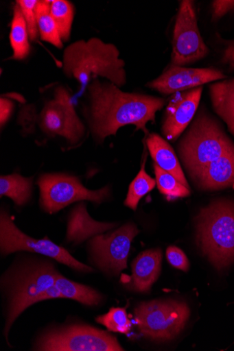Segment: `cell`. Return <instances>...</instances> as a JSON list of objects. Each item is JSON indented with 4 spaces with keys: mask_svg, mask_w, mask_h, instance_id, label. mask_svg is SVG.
Returning <instances> with one entry per match:
<instances>
[{
    "mask_svg": "<svg viewBox=\"0 0 234 351\" xmlns=\"http://www.w3.org/2000/svg\"><path fill=\"white\" fill-rule=\"evenodd\" d=\"M51 1H38L36 15L40 38L58 49L63 47V43L58 33L57 25L51 14Z\"/></svg>",
    "mask_w": 234,
    "mask_h": 351,
    "instance_id": "603a6c76",
    "label": "cell"
},
{
    "mask_svg": "<svg viewBox=\"0 0 234 351\" xmlns=\"http://www.w3.org/2000/svg\"><path fill=\"white\" fill-rule=\"evenodd\" d=\"M222 62L229 71H234V40L224 41Z\"/></svg>",
    "mask_w": 234,
    "mask_h": 351,
    "instance_id": "4dcf8cb0",
    "label": "cell"
},
{
    "mask_svg": "<svg viewBox=\"0 0 234 351\" xmlns=\"http://www.w3.org/2000/svg\"><path fill=\"white\" fill-rule=\"evenodd\" d=\"M156 182L160 193L168 200L187 197L190 195L189 188L179 182L174 176L154 164Z\"/></svg>",
    "mask_w": 234,
    "mask_h": 351,
    "instance_id": "484cf974",
    "label": "cell"
},
{
    "mask_svg": "<svg viewBox=\"0 0 234 351\" xmlns=\"http://www.w3.org/2000/svg\"><path fill=\"white\" fill-rule=\"evenodd\" d=\"M45 351H121L116 338L108 332L86 326H73L43 335L36 345Z\"/></svg>",
    "mask_w": 234,
    "mask_h": 351,
    "instance_id": "ba28073f",
    "label": "cell"
},
{
    "mask_svg": "<svg viewBox=\"0 0 234 351\" xmlns=\"http://www.w3.org/2000/svg\"><path fill=\"white\" fill-rule=\"evenodd\" d=\"M20 7L25 21L30 40L31 42H36L40 37L36 15L37 0H18L16 2Z\"/></svg>",
    "mask_w": 234,
    "mask_h": 351,
    "instance_id": "83f0119b",
    "label": "cell"
},
{
    "mask_svg": "<svg viewBox=\"0 0 234 351\" xmlns=\"http://www.w3.org/2000/svg\"><path fill=\"white\" fill-rule=\"evenodd\" d=\"M54 285L62 298L73 300L86 306L97 305L102 299L99 293L89 287L67 279L60 274Z\"/></svg>",
    "mask_w": 234,
    "mask_h": 351,
    "instance_id": "7402d4cb",
    "label": "cell"
},
{
    "mask_svg": "<svg viewBox=\"0 0 234 351\" xmlns=\"http://www.w3.org/2000/svg\"><path fill=\"white\" fill-rule=\"evenodd\" d=\"M172 65L185 67L209 53L198 26L195 3L184 0L180 4L172 43Z\"/></svg>",
    "mask_w": 234,
    "mask_h": 351,
    "instance_id": "30bf717a",
    "label": "cell"
},
{
    "mask_svg": "<svg viewBox=\"0 0 234 351\" xmlns=\"http://www.w3.org/2000/svg\"><path fill=\"white\" fill-rule=\"evenodd\" d=\"M14 109V104L6 98H1L0 101V124L1 127L9 121Z\"/></svg>",
    "mask_w": 234,
    "mask_h": 351,
    "instance_id": "1f68e13d",
    "label": "cell"
},
{
    "mask_svg": "<svg viewBox=\"0 0 234 351\" xmlns=\"http://www.w3.org/2000/svg\"><path fill=\"white\" fill-rule=\"evenodd\" d=\"M215 112L226 123L234 136V78L218 82L209 87Z\"/></svg>",
    "mask_w": 234,
    "mask_h": 351,
    "instance_id": "d6986e66",
    "label": "cell"
},
{
    "mask_svg": "<svg viewBox=\"0 0 234 351\" xmlns=\"http://www.w3.org/2000/svg\"><path fill=\"white\" fill-rule=\"evenodd\" d=\"M119 56L115 45L99 38L76 41L64 51L63 71L65 76L77 80L82 90L97 77L120 88L126 84L127 77L125 62Z\"/></svg>",
    "mask_w": 234,
    "mask_h": 351,
    "instance_id": "7a4b0ae2",
    "label": "cell"
},
{
    "mask_svg": "<svg viewBox=\"0 0 234 351\" xmlns=\"http://www.w3.org/2000/svg\"><path fill=\"white\" fill-rule=\"evenodd\" d=\"M139 232L133 223H127L112 234L93 237L90 249L95 264L115 274L125 269L131 242Z\"/></svg>",
    "mask_w": 234,
    "mask_h": 351,
    "instance_id": "7c38bea8",
    "label": "cell"
},
{
    "mask_svg": "<svg viewBox=\"0 0 234 351\" xmlns=\"http://www.w3.org/2000/svg\"><path fill=\"white\" fill-rule=\"evenodd\" d=\"M62 298L59 290L54 285L51 288L44 292L38 299V302L51 299Z\"/></svg>",
    "mask_w": 234,
    "mask_h": 351,
    "instance_id": "d6a6232c",
    "label": "cell"
},
{
    "mask_svg": "<svg viewBox=\"0 0 234 351\" xmlns=\"http://www.w3.org/2000/svg\"><path fill=\"white\" fill-rule=\"evenodd\" d=\"M147 155L143 164L137 176L130 184L126 199L124 202L126 206L133 210L137 209L138 205L143 197L150 193L155 186L156 180L151 178L145 171Z\"/></svg>",
    "mask_w": 234,
    "mask_h": 351,
    "instance_id": "d4e9b609",
    "label": "cell"
},
{
    "mask_svg": "<svg viewBox=\"0 0 234 351\" xmlns=\"http://www.w3.org/2000/svg\"><path fill=\"white\" fill-rule=\"evenodd\" d=\"M0 247L5 255L18 251L32 252L43 254L79 271H93L92 268L77 261L65 248L49 239H36L25 234L15 226L10 215L3 210L0 215Z\"/></svg>",
    "mask_w": 234,
    "mask_h": 351,
    "instance_id": "9c48e42d",
    "label": "cell"
},
{
    "mask_svg": "<svg viewBox=\"0 0 234 351\" xmlns=\"http://www.w3.org/2000/svg\"><path fill=\"white\" fill-rule=\"evenodd\" d=\"M59 273L49 263L33 264L21 270L11 287L5 335L16 319L54 284Z\"/></svg>",
    "mask_w": 234,
    "mask_h": 351,
    "instance_id": "8992f818",
    "label": "cell"
},
{
    "mask_svg": "<svg viewBox=\"0 0 234 351\" xmlns=\"http://www.w3.org/2000/svg\"><path fill=\"white\" fill-rule=\"evenodd\" d=\"M140 332L153 340L165 341L178 335L184 328L189 308L176 301H151L140 304L135 309Z\"/></svg>",
    "mask_w": 234,
    "mask_h": 351,
    "instance_id": "5b68a950",
    "label": "cell"
},
{
    "mask_svg": "<svg viewBox=\"0 0 234 351\" xmlns=\"http://www.w3.org/2000/svg\"><path fill=\"white\" fill-rule=\"evenodd\" d=\"M10 40L13 50L12 59L17 60L25 59L30 53V40L23 13L16 3L14 7Z\"/></svg>",
    "mask_w": 234,
    "mask_h": 351,
    "instance_id": "ffe728a7",
    "label": "cell"
},
{
    "mask_svg": "<svg viewBox=\"0 0 234 351\" xmlns=\"http://www.w3.org/2000/svg\"><path fill=\"white\" fill-rule=\"evenodd\" d=\"M51 14L62 43L69 42L75 16L73 5L66 0H54L51 3Z\"/></svg>",
    "mask_w": 234,
    "mask_h": 351,
    "instance_id": "cb8c5ba5",
    "label": "cell"
},
{
    "mask_svg": "<svg viewBox=\"0 0 234 351\" xmlns=\"http://www.w3.org/2000/svg\"><path fill=\"white\" fill-rule=\"evenodd\" d=\"M198 241L212 264L220 269L234 261V206L216 202L200 211Z\"/></svg>",
    "mask_w": 234,
    "mask_h": 351,
    "instance_id": "277c9868",
    "label": "cell"
},
{
    "mask_svg": "<svg viewBox=\"0 0 234 351\" xmlns=\"http://www.w3.org/2000/svg\"><path fill=\"white\" fill-rule=\"evenodd\" d=\"M203 86L173 94L166 107L161 131L170 142L176 141L193 119L203 93Z\"/></svg>",
    "mask_w": 234,
    "mask_h": 351,
    "instance_id": "5bb4252c",
    "label": "cell"
},
{
    "mask_svg": "<svg viewBox=\"0 0 234 351\" xmlns=\"http://www.w3.org/2000/svg\"><path fill=\"white\" fill-rule=\"evenodd\" d=\"M87 98L90 130L100 143L115 136L120 128L128 125H134L136 132L142 130L148 135L147 123H154L156 112L166 103L153 95L122 91L113 83L97 79L87 86Z\"/></svg>",
    "mask_w": 234,
    "mask_h": 351,
    "instance_id": "6da1fadb",
    "label": "cell"
},
{
    "mask_svg": "<svg viewBox=\"0 0 234 351\" xmlns=\"http://www.w3.org/2000/svg\"><path fill=\"white\" fill-rule=\"evenodd\" d=\"M40 123L45 133L59 136L72 144L84 136L85 127L75 112L71 95L62 86L56 89L54 99L45 104Z\"/></svg>",
    "mask_w": 234,
    "mask_h": 351,
    "instance_id": "8fae6325",
    "label": "cell"
},
{
    "mask_svg": "<svg viewBox=\"0 0 234 351\" xmlns=\"http://www.w3.org/2000/svg\"><path fill=\"white\" fill-rule=\"evenodd\" d=\"M38 184L40 189L41 205L49 213H56L80 201L102 204L110 193L108 187L89 190L78 178L63 174H45L40 178Z\"/></svg>",
    "mask_w": 234,
    "mask_h": 351,
    "instance_id": "52a82bcc",
    "label": "cell"
},
{
    "mask_svg": "<svg viewBox=\"0 0 234 351\" xmlns=\"http://www.w3.org/2000/svg\"><path fill=\"white\" fill-rule=\"evenodd\" d=\"M195 180L205 189L215 190L234 184V151L211 163Z\"/></svg>",
    "mask_w": 234,
    "mask_h": 351,
    "instance_id": "e0dca14e",
    "label": "cell"
},
{
    "mask_svg": "<svg viewBox=\"0 0 234 351\" xmlns=\"http://www.w3.org/2000/svg\"><path fill=\"white\" fill-rule=\"evenodd\" d=\"M32 178L19 174L0 178V196L12 199L17 206H23L31 197Z\"/></svg>",
    "mask_w": 234,
    "mask_h": 351,
    "instance_id": "44dd1931",
    "label": "cell"
},
{
    "mask_svg": "<svg viewBox=\"0 0 234 351\" xmlns=\"http://www.w3.org/2000/svg\"><path fill=\"white\" fill-rule=\"evenodd\" d=\"M166 258L174 267L187 271L189 267V261L185 252L175 246H170L166 250Z\"/></svg>",
    "mask_w": 234,
    "mask_h": 351,
    "instance_id": "f1b7e54d",
    "label": "cell"
},
{
    "mask_svg": "<svg viewBox=\"0 0 234 351\" xmlns=\"http://www.w3.org/2000/svg\"><path fill=\"white\" fill-rule=\"evenodd\" d=\"M162 252L152 249L141 252L132 263V276L128 283L130 289L145 293L157 280L161 268Z\"/></svg>",
    "mask_w": 234,
    "mask_h": 351,
    "instance_id": "9a60e30c",
    "label": "cell"
},
{
    "mask_svg": "<svg viewBox=\"0 0 234 351\" xmlns=\"http://www.w3.org/2000/svg\"><path fill=\"white\" fill-rule=\"evenodd\" d=\"M96 322L110 331L121 334H128L131 328L126 311L122 308H112L108 313L98 316Z\"/></svg>",
    "mask_w": 234,
    "mask_h": 351,
    "instance_id": "4316f807",
    "label": "cell"
},
{
    "mask_svg": "<svg viewBox=\"0 0 234 351\" xmlns=\"http://www.w3.org/2000/svg\"><path fill=\"white\" fill-rule=\"evenodd\" d=\"M234 11V0H215L212 2V19L218 21Z\"/></svg>",
    "mask_w": 234,
    "mask_h": 351,
    "instance_id": "f546056e",
    "label": "cell"
},
{
    "mask_svg": "<svg viewBox=\"0 0 234 351\" xmlns=\"http://www.w3.org/2000/svg\"><path fill=\"white\" fill-rule=\"evenodd\" d=\"M115 227L113 223L100 222L93 219L87 213L85 204L81 203L71 213L66 238L69 242L80 244Z\"/></svg>",
    "mask_w": 234,
    "mask_h": 351,
    "instance_id": "2e32d148",
    "label": "cell"
},
{
    "mask_svg": "<svg viewBox=\"0 0 234 351\" xmlns=\"http://www.w3.org/2000/svg\"><path fill=\"white\" fill-rule=\"evenodd\" d=\"M226 77L222 71L213 68L188 69L171 64L147 86L160 93L171 95L203 86L212 82L224 80Z\"/></svg>",
    "mask_w": 234,
    "mask_h": 351,
    "instance_id": "4fadbf2b",
    "label": "cell"
},
{
    "mask_svg": "<svg viewBox=\"0 0 234 351\" xmlns=\"http://www.w3.org/2000/svg\"><path fill=\"white\" fill-rule=\"evenodd\" d=\"M178 150L187 171L195 178L216 159L234 151V144L214 119L200 113L180 139Z\"/></svg>",
    "mask_w": 234,
    "mask_h": 351,
    "instance_id": "3957f363",
    "label": "cell"
},
{
    "mask_svg": "<svg viewBox=\"0 0 234 351\" xmlns=\"http://www.w3.org/2000/svg\"><path fill=\"white\" fill-rule=\"evenodd\" d=\"M146 144L154 164L189 188L178 158L170 144L156 134H149Z\"/></svg>",
    "mask_w": 234,
    "mask_h": 351,
    "instance_id": "ac0fdd59",
    "label": "cell"
}]
</instances>
